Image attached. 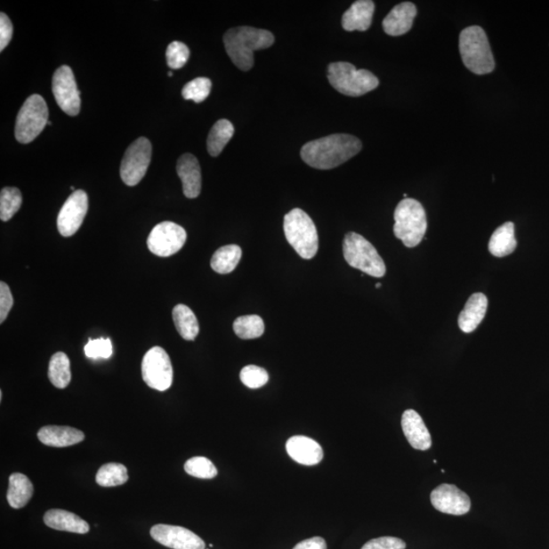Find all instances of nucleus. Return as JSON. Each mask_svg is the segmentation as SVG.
Masks as SVG:
<instances>
[{"label":"nucleus","instance_id":"nucleus-1","mask_svg":"<svg viewBox=\"0 0 549 549\" xmlns=\"http://www.w3.org/2000/svg\"><path fill=\"white\" fill-rule=\"evenodd\" d=\"M362 142L354 135L335 133L306 142L301 151L303 160L312 168L329 170L336 168L358 155Z\"/></svg>","mask_w":549,"mask_h":549},{"label":"nucleus","instance_id":"nucleus-2","mask_svg":"<svg viewBox=\"0 0 549 549\" xmlns=\"http://www.w3.org/2000/svg\"><path fill=\"white\" fill-rule=\"evenodd\" d=\"M226 52L239 69L247 71L254 67V52L274 44V35L253 27H237L228 30L223 37Z\"/></svg>","mask_w":549,"mask_h":549},{"label":"nucleus","instance_id":"nucleus-3","mask_svg":"<svg viewBox=\"0 0 549 549\" xmlns=\"http://www.w3.org/2000/svg\"><path fill=\"white\" fill-rule=\"evenodd\" d=\"M460 53L463 63L475 75L493 73L496 61L488 35L480 26L464 28L460 34Z\"/></svg>","mask_w":549,"mask_h":549},{"label":"nucleus","instance_id":"nucleus-4","mask_svg":"<svg viewBox=\"0 0 549 549\" xmlns=\"http://www.w3.org/2000/svg\"><path fill=\"white\" fill-rule=\"evenodd\" d=\"M284 233L288 244L304 260L315 258L319 235L315 223L302 209L290 211L284 218Z\"/></svg>","mask_w":549,"mask_h":549},{"label":"nucleus","instance_id":"nucleus-5","mask_svg":"<svg viewBox=\"0 0 549 549\" xmlns=\"http://www.w3.org/2000/svg\"><path fill=\"white\" fill-rule=\"evenodd\" d=\"M332 87L341 94L359 97L379 87V78L367 69H358L349 62H334L327 68Z\"/></svg>","mask_w":549,"mask_h":549},{"label":"nucleus","instance_id":"nucleus-6","mask_svg":"<svg viewBox=\"0 0 549 549\" xmlns=\"http://www.w3.org/2000/svg\"><path fill=\"white\" fill-rule=\"evenodd\" d=\"M395 237L404 246L416 247L424 238L427 230L426 213L424 206L415 198H404L398 204L394 214Z\"/></svg>","mask_w":549,"mask_h":549},{"label":"nucleus","instance_id":"nucleus-7","mask_svg":"<svg viewBox=\"0 0 549 549\" xmlns=\"http://www.w3.org/2000/svg\"><path fill=\"white\" fill-rule=\"evenodd\" d=\"M343 254L348 265L375 278L386 274V265L375 247L360 234L349 232L343 241Z\"/></svg>","mask_w":549,"mask_h":549},{"label":"nucleus","instance_id":"nucleus-8","mask_svg":"<svg viewBox=\"0 0 549 549\" xmlns=\"http://www.w3.org/2000/svg\"><path fill=\"white\" fill-rule=\"evenodd\" d=\"M48 107L45 100L38 94L28 97L19 111L14 134L20 144H28L48 125Z\"/></svg>","mask_w":549,"mask_h":549},{"label":"nucleus","instance_id":"nucleus-9","mask_svg":"<svg viewBox=\"0 0 549 549\" xmlns=\"http://www.w3.org/2000/svg\"><path fill=\"white\" fill-rule=\"evenodd\" d=\"M142 380L151 389L164 392L174 382V368L169 355L159 346L153 347L141 361Z\"/></svg>","mask_w":549,"mask_h":549},{"label":"nucleus","instance_id":"nucleus-10","mask_svg":"<svg viewBox=\"0 0 549 549\" xmlns=\"http://www.w3.org/2000/svg\"><path fill=\"white\" fill-rule=\"evenodd\" d=\"M152 145L147 138L134 141L127 148L120 166L121 180L134 187L145 177L149 163H151Z\"/></svg>","mask_w":549,"mask_h":549},{"label":"nucleus","instance_id":"nucleus-11","mask_svg":"<svg viewBox=\"0 0 549 549\" xmlns=\"http://www.w3.org/2000/svg\"><path fill=\"white\" fill-rule=\"evenodd\" d=\"M187 231L174 222H162L153 228L148 238L149 252L167 258L181 251L187 241Z\"/></svg>","mask_w":549,"mask_h":549},{"label":"nucleus","instance_id":"nucleus-12","mask_svg":"<svg viewBox=\"0 0 549 549\" xmlns=\"http://www.w3.org/2000/svg\"><path fill=\"white\" fill-rule=\"evenodd\" d=\"M52 92L57 104L69 117H77L81 110L80 91L77 89L73 70L62 66L55 70L52 77Z\"/></svg>","mask_w":549,"mask_h":549},{"label":"nucleus","instance_id":"nucleus-13","mask_svg":"<svg viewBox=\"0 0 549 549\" xmlns=\"http://www.w3.org/2000/svg\"><path fill=\"white\" fill-rule=\"evenodd\" d=\"M88 206V196L85 191L78 190L69 197L57 218V228L62 237H73L80 230L87 215Z\"/></svg>","mask_w":549,"mask_h":549},{"label":"nucleus","instance_id":"nucleus-14","mask_svg":"<svg viewBox=\"0 0 549 549\" xmlns=\"http://www.w3.org/2000/svg\"><path fill=\"white\" fill-rule=\"evenodd\" d=\"M152 538L173 549H206L205 541L196 533L180 526L158 524L152 527Z\"/></svg>","mask_w":549,"mask_h":549},{"label":"nucleus","instance_id":"nucleus-15","mask_svg":"<svg viewBox=\"0 0 549 549\" xmlns=\"http://www.w3.org/2000/svg\"><path fill=\"white\" fill-rule=\"evenodd\" d=\"M431 501L434 509L448 515H465L472 509L470 497L453 484H441L434 488Z\"/></svg>","mask_w":549,"mask_h":549},{"label":"nucleus","instance_id":"nucleus-16","mask_svg":"<svg viewBox=\"0 0 549 549\" xmlns=\"http://www.w3.org/2000/svg\"><path fill=\"white\" fill-rule=\"evenodd\" d=\"M287 451L292 460L306 466L317 465L324 458L323 448L318 441L303 436L290 438Z\"/></svg>","mask_w":549,"mask_h":549},{"label":"nucleus","instance_id":"nucleus-17","mask_svg":"<svg viewBox=\"0 0 549 549\" xmlns=\"http://www.w3.org/2000/svg\"><path fill=\"white\" fill-rule=\"evenodd\" d=\"M176 170L182 182L184 196L189 198H198L202 190V174L196 157L191 154L182 155L177 161Z\"/></svg>","mask_w":549,"mask_h":549},{"label":"nucleus","instance_id":"nucleus-18","mask_svg":"<svg viewBox=\"0 0 549 549\" xmlns=\"http://www.w3.org/2000/svg\"><path fill=\"white\" fill-rule=\"evenodd\" d=\"M401 424L405 437L412 448L419 451H427L431 448V433L422 416L416 411L406 410L403 413Z\"/></svg>","mask_w":549,"mask_h":549},{"label":"nucleus","instance_id":"nucleus-19","mask_svg":"<svg viewBox=\"0 0 549 549\" xmlns=\"http://www.w3.org/2000/svg\"><path fill=\"white\" fill-rule=\"evenodd\" d=\"M416 14V6L412 3L406 2L396 5L383 20V31L394 37L408 33Z\"/></svg>","mask_w":549,"mask_h":549},{"label":"nucleus","instance_id":"nucleus-20","mask_svg":"<svg viewBox=\"0 0 549 549\" xmlns=\"http://www.w3.org/2000/svg\"><path fill=\"white\" fill-rule=\"evenodd\" d=\"M375 3L370 0H359L342 17V27L347 32L367 31L372 26Z\"/></svg>","mask_w":549,"mask_h":549},{"label":"nucleus","instance_id":"nucleus-21","mask_svg":"<svg viewBox=\"0 0 549 549\" xmlns=\"http://www.w3.org/2000/svg\"><path fill=\"white\" fill-rule=\"evenodd\" d=\"M37 436L43 445L54 448L74 446L85 440L83 432L69 426H44L40 429Z\"/></svg>","mask_w":549,"mask_h":549},{"label":"nucleus","instance_id":"nucleus-22","mask_svg":"<svg viewBox=\"0 0 549 549\" xmlns=\"http://www.w3.org/2000/svg\"><path fill=\"white\" fill-rule=\"evenodd\" d=\"M488 305V297L483 294L470 296L458 319L461 331L466 334L474 332L486 317Z\"/></svg>","mask_w":549,"mask_h":549},{"label":"nucleus","instance_id":"nucleus-23","mask_svg":"<svg viewBox=\"0 0 549 549\" xmlns=\"http://www.w3.org/2000/svg\"><path fill=\"white\" fill-rule=\"evenodd\" d=\"M44 523L54 530L85 534L90 531V526L74 513L64 510H49L44 515Z\"/></svg>","mask_w":549,"mask_h":549},{"label":"nucleus","instance_id":"nucleus-24","mask_svg":"<svg viewBox=\"0 0 549 549\" xmlns=\"http://www.w3.org/2000/svg\"><path fill=\"white\" fill-rule=\"evenodd\" d=\"M517 240L515 238V225L507 222L498 227L491 235L488 251L497 258H504L515 252Z\"/></svg>","mask_w":549,"mask_h":549},{"label":"nucleus","instance_id":"nucleus-25","mask_svg":"<svg viewBox=\"0 0 549 549\" xmlns=\"http://www.w3.org/2000/svg\"><path fill=\"white\" fill-rule=\"evenodd\" d=\"M34 494L33 483L21 473H13L10 476L9 489L6 498L13 509H21L30 502Z\"/></svg>","mask_w":549,"mask_h":549},{"label":"nucleus","instance_id":"nucleus-26","mask_svg":"<svg viewBox=\"0 0 549 549\" xmlns=\"http://www.w3.org/2000/svg\"><path fill=\"white\" fill-rule=\"evenodd\" d=\"M174 322L181 336L187 341H194L199 332L198 319L189 306L178 304L173 311Z\"/></svg>","mask_w":549,"mask_h":549},{"label":"nucleus","instance_id":"nucleus-27","mask_svg":"<svg viewBox=\"0 0 549 549\" xmlns=\"http://www.w3.org/2000/svg\"><path fill=\"white\" fill-rule=\"evenodd\" d=\"M241 256V248L237 245L220 247L212 256L211 267L218 274H230L237 269Z\"/></svg>","mask_w":549,"mask_h":549},{"label":"nucleus","instance_id":"nucleus-28","mask_svg":"<svg viewBox=\"0 0 549 549\" xmlns=\"http://www.w3.org/2000/svg\"><path fill=\"white\" fill-rule=\"evenodd\" d=\"M233 134L234 126L230 120H218L212 127L208 141H206V148H208L209 154L213 157H217L222 153L228 142L232 139Z\"/></svg>","mask_w":549,"mask_h":549},{"label":"nucleus","instance_id":"nucleus-29","mask_svg":"<svg viewBox=\"0 0 549 549\" xmlns=\"http://www.w3.org/2000/svg\"><path fill=\"white\" fill-rule=\"evenodd\" d=\"M48 377L57 389H66L71 381L70 361L68 355L57 352L52 355L48 367Z\"/></svg>","mask_w":549,"mask_h":549},{"label":"nucleus","instance_id":"nucleus-30","mask_svg":"<svg viewBox=\"0 0 549 549\" xmlns=\"http://www.w3.org/2000/svg\"><path fill=\"white\" fill-rule=\"evenodd\" d=\"M127 480V469L119 463H107L96 474V482L102 488L123 486Z\"/></svg>","mask_w":549,"mask_h":549},{"label":"nucleus","instance_id":"nucleus-31","mask_svg":"<svg viewBox=\"0 0 549 549\" xmlns=\"http://www.w3.org/2000/svg\"><path fill=\"white\" fill-rule=\"evenodd\" d=\"M233 330L240 339H256L265 332V324L259 316H244L234 320Z\"/></svg>","mask_w":549,"mask_h":549},{"label":"nucleus","instance_id":"nucleus-32","mask_svg":"<svg viewBox=\"0 0 549 549\" xmlns=\"http://www.w3.org/2000/svg\"><path fill=\"white\" fill-rule=\"evenodd\" d=\"M23 202L20 190L17 188H4L0 194V219L4 221L11 220L16 214Z\"/></svg>","mask_w":549,"mask_h":549},{"label":"nucleus","instance_id":"nucleus-33","mask_svg":"<svg viewBox=\"0 0 549 549\" xmlns=\"http://www.w3.org/2000/svg\"><path fill=\"white\" fill-rule=\"evenodd\" d=\"M184 470L189 475L201 480H212L218 475L215 465L205 457H194L188 460L184 464Z\"/></svg>","mask_w":549,"mask_h":549},{"label":"nucleus","instance_id":"nucleus-34","mask_svg":"<svg viewBox=\"0 0 549 549\" xmlns=\"http://www.w3.org/2000/svg\"><path fill=\"white\" fill-rule=\"evenodd\" d=\"M212 89V82L208 77H197L184 85L182 97L185 100H192L196 103H201L209 97Z\"/></svg>","mask_w":549,"mask_h":549},{"label":"nucleus","instance_id":"nucleus-35","mask_svg":"<svg viewBox=\"0 0 549 549\" xmlns=\"http://www.w3.org/2000/svg\"><path fill=\"white\" fill-rule=\"evenodd\" d=\"M240 380L249 389H260L268 383L266 369L256 366H247L241 369Z\"/></svg>","mask_w":549,"mask_h":549},{"label":"nucleus","instance_id":"nucleus-36","mask_svg":"<svg viewBox=\"0 0 549 549\" xmlns=\"http://www.w3.org/2000/svg\"><path fill=\"white\" fill-rule=\"evenodd\" d=\"M190 49L182 42L170 43L166 50L167 64L170 69H180L187 64L190 59Z\"/></svg>","mask_w":549,"mask_h":549},{"label":"nucleus","instance_id":"nucleus-37","mask_svg":"<svg viewBox=\"0 0 549 549\" xmlns=\"http://www.w3.org/2000/svg\"><path fill=\"white\" fill-rule=\"evenodd\" d=\"M112 343L110 339H90L88 344L85 346V354L88 359H109L112 355Z\"/></svg>","mask_w":549,"mask_h":549},{"label":"nucleus","instance_id":"nucleus-38","mask_svg":"<svg viewBox=\"0 0 549 549\" xmlns=\"http://www.w3.org/2000/svg\"><path fill=\"white\" fill-rule=\"evenodd\" d=\"M406 544L400 538L384 537L369 540L361 549H405Z\"/></svg>","mask_w":549,"mask_h":549},{"label":"nucleus","instance_id":"nucleus-39","mask_svg":"<svg viewBox=\"0 0 549 549\" xmlns=\"http://www.w3.org/2000/svg\"><path fill=\"white\" fill-rule=\"evenodd\" d=\"M12 305L13 298L10 287L4 282L0 283V324L4 323Z\"/></svg>","mask_w":549,"mask_h":549},{"label":"nucleus","instance_id":"nucleus-40","mask_svg":"<svg viewBox=\"0 0 549 549\" xmlns=\"http://www.w3.org/2000/svg\"><path fill=\"white\" fill-rule=\"evenodd\" d=\"M13 28L12 21L4 12L0 13V52L10 44L12 38Z\"/></svg>","mask_w":549,"mask_h":549},{"label":"nucleus","instance_id":"nucleus-41","mask_svg":"<svg viewBox=\"0 0 549 549\" xmlns=\"http://www.w3.org/2000/svg\"><path fill=\"white\" fill-rule=\"evenodd\" d=\"M294 549H327V544L324 538L317 537L302 541Z\"/></svg>","mask_w":549,"mask_h":549},{"label":"nucleus","instance_id":"nucleus-42","mask_svg":"<svg viewBox=\"0 0 549 549\" xmlns=\"http://www.w3.org/2000/svg\"><path fill=\"white\" fill-rule=\"evenodd\" d=\"M375 287H376V288H381V287H382V284H381V283H377V284L375 285Z\"/></svg>","mask_w":549,"mask_h":549},{"label":"nucleus","instance_id":"nucleus-43","mask_svg":"<svg viewBox=\"0 0 549 549\" xmlns=\"http://www.w3.org/2000/svg\"><path fill=\"white\" fill-rule=\"evenodd\" d=\"M173 75H174V74H173V71H169L168 76H169V77H173Z\"/></svg>","mask_w":549,"mask_h":549}]
</instances>
